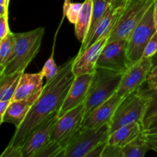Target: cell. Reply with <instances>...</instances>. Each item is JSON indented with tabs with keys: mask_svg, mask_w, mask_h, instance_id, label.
<instances>
[{
	"mask_svg": "<svg viewBox=\"0 0 157 157\" xmlns=\"http://www.w3.org/2000/svg\"><path fill=\"white\" fill-rule=\"evenodd\" d=\"M124 6H125V4L117 8H113L110 6L105 15L103 16L101 21L98 22V24L95 27L93 34L91 35V38H90L88 44H87V48L103 37L110 36V32H112L117 21L122 13Z\"/></svg>",
	"mask_w": 157,
	"mask_h": 157,
	"instance_id": "17",
	"label": "cell"
},
{
	"mask_svg": "<svg viewBox=\"0 0 157 157\" xmlns=\"http://www.w3.org/2000/svg\"><path fill=\"white\" fill-rule=\"evenodd\" d=\"M12 101H0V121L2 119Z\"/></svg>",
	"mask_w": 157,
	"mask_h": 157,
	"instance_id": "35",
	"label": "cell"
},
{
	"mask_svg": "<svg viewBox=\"0 0 157 157\" xmlns=\"http://www.w3.org/2000/svg\"><path fill=\"white\" fill-rule=\"evenodd\" d=\"M144 134H155L157 133V121L150 124L144 131Z\"/></svg>",
	"mask_w": 157,
	"mask_h": 157,
	"instance_id": "36",
	"label": "cell"
},
{
	"mask_svg": "<svg viewBox=\"0 0 157 157\" xmlns=\"http://www.w3.org/2000/svg\"><path fill=\"white\" fill-rule=\"evenodd\" d=\"M147 108V100L140 88L122 99L110 121V134L127 124L135 121L143 123Z\"/></svg>",
	"mask_w": 157,
	"mask_h": 157,
	"instance_id": "5",
	"label": "cell"
},
{
	"mask_svg": "<svg viewBox=\"0 0 157 157\" xmlns=\"http://www.w3.org/2000/svg\"><path fill=\"white\" fill-rule=\"evenodd\" d=\"M109 39V36L101 38L89 46L82 53H78L73 63V72L75 76L94 74L98 58Z\"/></svg>",
	"mask_w": 157,
	"mask_h": 157,
	"instance_id": "13",
	"label": "cell"
},
{
	"mask_svg": "<svg viewBox=\"0 0 157 157\" xmlns=\"http://www.w3.org/2000/svg\"><path fill=\"white\" fill-rule=\"evenodd\" d=\"M144 130V126L141 121L130 123L110 133L107 140V144L124 147L129 143L140 136Z\"/></svg>",
	"mask_w": 157,
	"mask_h": 157,
	"instance_id": "18",
	"label": "cell"
},
{
	"mask_svg": "<svg viewBox=\"0 0 157 157\" xmlns=\"http://www.w3.org/2000/svg\"><path fill=\"white\" fill-rule=\"evenodd\" d=\"M154 5L147 11L129 39L127 54L130 64L142 58L147 43L157 29L154 19Z\"/></svg>",
	"mask_w": 157,
	"mask_h": 157,
	"instance_id": "7",
	"label": "cell"
},
{
	"mask_svg": "<svg viewBox=\"0 0 157 157\" xmlns=\"http://www.w3.org/2000/svg\"><path fill=\"white\" fill-rule=\"evenodd\" d=\"M43 75L41 72L35 74L23 73L12 101H20L31 98L42 90Z\"/></svg>",
	"mask_w": 157,
	"mask_h": 157,
	"instance_id": "16",
	"label": "cell"
},
{
	"mask_svg": "<svg viewBox=\"0 0 157 157\" xmlns=\"http://www.w3.org/2000/svg\"><path fill=\"white\" fill-rule=\"evenodd\" d=\"M7 1H8V2H9V0H7Z\"/></svg>",
	"mask_w": 157,
	"mask_h": 157,
	"instance_id": "43",
	"label": "cell"
},
{
	"mask_svg": "<svg viewBox=\"0 0 157 157\" xmlns=\"http://www.w3.org/2000/svg\"><path fill=\"white\" fill-rule=\"evenodd\" d=\"M75 58L59 67V73L53 80L46 82L25 119L15 130L9 144L22 147L29 135L40 124L52 113L59 111L75 78L73 72Z\"/></svg>",
	"mask_w": 157,
	"mask_h": 157,
	"instance_id": "1",
	"label": "cell"
},
{
	"mask_svg": "<svg viewBox=\"0 0 157 157\" xmlns=\"http://www.w3.org/2000/svg\"><path fill=\"white\" fill-rule=\"evenodd\" d=\"M82 6L83 3H71L65 15V16L67 17V20L69 21V22L74 25L76 24L77 21H78V16H79V14L80 12H81Z\"/></svg>",
	"mask_w": 157,
	"mask_h": 157,
	"instance_id": "27",
	"label": "cell"
},
{
	"mask_svg": "<svg viewBox=\"0 0 157 157\" xmlns=\"http://www.w3.org/2000/svg\"><path fill=\"white\" fill-rule=\"evenodd\" d=\"M41 93V91L38 92L27 99L11 101L2 119L0 121V124L2 123H9L13 124L16 129L18 128L25 119L26 116Z\"/></svg>",
	"mask_w": 157,
	"mask_h": 157,
	"instance_id": "15",
	"label": "cell"
},
{
	"mask_svg": "<svg viewBox=\"0 0 157 157\" xmlns=\"http://www.w3.org/2000/svg\"><path fill=\"white\" fill-rule=\"evenodd\" d=\"M1 157H23L21 147L9 144L4 152L2 153Z\"/></svg>",
	"mask_w": 157,
	"mask_h": 157,
	"instance_id": "30",
	"label": "cell"
},
{
	"mask_svg": "<svg viewBox=\"0 0 157 157\" xmlns=\"http://www.w3.org/2000/svg\"><path fill=\"white\" fill-rule=\"evenodd\" d=\"M44 34V29L42 27L29 32L14 33L15 39L14 50L0 76L15 72H25L39 52Z\"/></svg>",
	"mask_w": 157,
	"mask_h": 157,
	"instance_id": "2",
	"label": "cell"
},
{
	"mask_svg": "<svg viewBox=\"0 0 157 157\" xmlns=\"http://www.w3.org/2000/svg\"><path fill=\"white\" fill-rule=\"evenodd\" d=\"M126 2H127V0H112L111 6L113 8H117L125 4Z\"/></svg>",
	"mask_w": 157,
	"mask_h": 157,
	"instance_id": "38",
	"label": "cell"
},
{
	"mask_svg": "<svg viewBox=\"0 0 157 157\" xmlns=\"http://www.w3.org/2000/svg\"><path fill=\"white\" fill-rule=\"evenodd\" d=\"M110 6L111 5L109 2H107V1H105V0H93V9H92L90 29H89L88 33H87V36H86L85 40H84V41L81 44V48L79 51V53H82L83 52L86 50L95 27L98 24V22L101 21L103 16L105 15L107 11L110 7Z\"/></svg>",
	"mask_w": 157,
	"mask_h": 157,
	"instance_id": "20",
	"label": "cell"
},
{
	"mask_svg": "<svg viewBox=\"0 0 157 157\" xmlns=\"http://www.w3.org/2000/svg\"><path fill=\"white\" fill-rule=\"evenodd\" d=\"M157 53V29L154 32L144 49L143 57L152 58Z\"/></svg>",
	"mask_w": 157,
	"mask_h": 157,
	"instance_id": "29",
	"label": "cell"
},
{
	"mask_svg": "<svg viewBox=\"0 0 157 157\" xmlns=\"http://www.w3.org/2000/svg\"><path fill=\"white\" fill-rule=\"evenodd\" d=\"M10 32L8 21V15H0V39L4 38Z\"/></svg>",
	"mask_w": 157,
	"mask_h": 157,
	"instance_id": "31",
	"label": "cell"
},
{
	"mask_svg": "<svg viewBox=\"0 0 157 157\" xmlns=\"http://www.w3.org/2000/svg\"><path fill=\"white\" fill-rule=\"evenodd\" d=\"M147 139V144L150 150H154L157 153V133L155 134H144Z\"/></svg>",
	"mask_w": 157,
	"mask_h": 157,
	"instance_id": "33",
	"label": "cell"
},
{
	"mask_svg": "<svg viewBox=\"0 0 157 157\" xmlns=\"http://www.w3.org/2000/svg\"><path fill=\"white\" fill-rule=\"evenodd\" d=\"M123 74L97 67L84 102V117L117 92Z\"/></svg>",
	"mask_w": 157,
	"mask_h": 157,
	"instance_id": "3",
	"label": "cell"
},
{
	"mask_svg": "<svg viewBox=\"0 0 157 157\" xmlns=\"http://www.w3.org/2000/svg\"><path fill=\"white\" fill-rule=\"evenodd\" d=\"M140 91L147 100V108L143 121V124L145 129L149 121L157 114V87L147 88V90L140 88Z\"/></svg>",
	"mask_w": 157,
	"mask_h": 157,
	"instance_id": "22",
	"label": "cell"
},
{
	"mask_svg": "<svg viewBox=\"0 0 157 157\" xmlns=\"http://www.w3.org/2000/svg\"><path fill=\"white\" fill-rule=\"evenodd\" d=\"M9 3L7 0H0V15H8Z\"/></svg>",
	"mask_w": 157,
	"mask_h": 157,
	"instance_id": "37",
	"label": "cell"
},
{
	"mask_svg": "<svg viewBox=\"0 0 157 157\" xmlns=\"http://www.w3.org/2000/svg\"><path fill=\"white\" fill-rule=\"evenodd\" d=\"M156 121H157V114L155 115L154 117H152L151 119H150V121H149V122H148V124H147V127H146V128H147V127H148V126L150 125V124H152V123H153V122H156Z\"/></svg>",
	"mask_w": 157,
	"mask_h": 157,
	"instance_id": "40",
	"label": "cell"
},
{
	"mask_svg": "<svg viewBox=\"0 0 157 157\" xmlns=\"http://www.w3.org/2000/svg\"><path fill=\"white\" fill-rule=\"evenodd\" d=\"M41 72L43 77L46 79V82H49L53 80L59 73V67H58L54 59V52H52L50 58L47 60Z\"/></svg>",
	"mask_w": 157,
	"mask_h": 157,
	"instance_id": "26",
	"label": "cell"
},
{
	"mask_svg": "<svg viewBox=\"0 0 157 157\" xmlns=\"http://www.w3.org/2000/svg\"><path fill=\"white\" fill-rule=\"evenodd\" d=\"M154 19H155V24H156V27L157 29V0L155 2L154 5Z\"/></svg>",
	"mask_w": 157,
	"mask_h": 157,
	"instance_id": "39",
	"label": "cell"
},
{
	"mask_svg": "<svg viewBox=\"0 0 157 157\" xmlns=\"http://www.w3.org/2000/svg\"><path fill=\"white\" fill-rule=\"evenodd\" d=\"M148 88H156L157 87V65L153 66L147 80Z\"/></svg>",
	"mask_w": 157,
	"mask_h": 157,
	"instance_id": "32",
	"label": "cell"
},
{
	"mask_svg": "<svg viewBox=\"0 0 157 157\" xmlns=\"http://www.w3.org/2000/svg\"><path fill=\"white\" fill-rule=\"evenodd\" d=\"M23 73L24 72H15L0 76V99L10 90L14 83L20 78Z\"/></svg>",
	"mask_w": 157,
	"mask_h": 157,
	"instance_id": "25",
	"label": "cell"
},
{
	"mask_svg": "<svg viewBox=\"0 0 157 157\" xmlns=\"http://www.w3.org/2000/svg\"><path fill=\"white\" fill-rule=\"evenodd\" d=\"M84 118V104L69 110L58 118L51 135V140L67 148L81 128Z\"/></svg>",
	"mask_w": 157,
	"mask_h": 157,
	"instance_id": "8",
	"label": "cell"
},
{
	"mask_svg": "<svg viewBox=\"0 0 157 157\" xmlns=\"http://www.w3.org/2000/svg\"><path fill=\"white\" fill-rule=\"evenodd\" d=\"M107 144V142L104 143V144H101V145L95 147L92 151H90V153L87 155L86 157H101V155H102L103 151H104V147H105L106 144Z\"/></svg>",
	"mask_w": 157,
	"mask_h": 157,
	"instance_id": "34",
	"label": "cell"
},
{
	"mask_svg": "<svg viewBox=\"0 0 157 157\" xmlns=\"http://www.w3.org/2000/svg\"><path fill=\"white\" fill-rule=\"evenodd\" d=\"M152 61H153V66L157 65V53L154 56L152 57Z\"/></svg>",
	"mask_w": 157,
	"mask_h": 157,
	"instance_id": "41",
	"label": "cell"
},
{
	"mask_svg": "<svg viewBox=\"0 0 157 157\" xmlns=\"http://www.w3.org/2000/svg\"><path fill=\"white\" fill-rule=\"evenodd\" d=\"M101 157H124L123 147L113 144H106Z\"/></svg>",
	"mask_w": 157,
	"mask_h": 157,
	"instance_id": "28",
	"label": "cell"
},
{
	"mask_svg": "<svg viewBox=\"0 0 157 157\" xmlns=\"http://www.w3.org/2000/svg\"><path fill=\"white\" fill-rule=\"evenodd\" d=\"M128 41H107L98 58L97 67L124 73L131 65L127 54Z\"/></svg>",
	"mask_w": 157,
	"mask_h": 157,
	"instance_id": "9",
	"label": "cell"
},
{
	"mask_svg": "<svg viewBox=\"0 0 157 157\" xmlns=\"http://www.w3.org/2000/svg\"><path fill=\"white\" fill-rule=\"evenodd\" d=\"M93 0H84L75 25V35L82 44L88 33L91 21Z\"/></svg>",
	"mask_w": 157,
	"mask_h": 157,
	"instance_id": "19",
	"label": "cell"
},
{
	"mask_svg": "<svg viewBox=\"0 0 157 157\" xmlns=\"http://www.w3.org/2000/svg\"><path fill=\"white\" fill-rule=\"evenodd\" d=\"M14 32H10L4 38L0 39V75L3 73L15 47Z\"/></svg>",
	"mask_w": 157,
	"mask_h": 157,
	"instance_id": "23",
	"label": "cell"
},
{
	"mask_svg": "<svg viewBox=\"0 0 157 157\" xmlns=\"http://www.w3.org/2000/svg\"><path fill=\"white\" fill-rule=\"evenodd\" d=\"M105 1H107V2H109L110 3V5H111V2H112V0H105Z\"/></svg>",
	"mask_w": 157,
	"mask_h": 157,
	"instance_id": "42",
	"label": "cell"
},
{
	"mask_svg": "<svg viewBox=\"0 0 157 157\" xmlns=\"http://www.w3.org/2000/svg\"><path fill=\"white\" fill-rule=\"evenodd\" d=\"M58 112L52 113L32 132L21 147L23 157H35L51 140V135L58 120Z\"/></svg>",
	"mask_w": 157,
	"mask_h": 157,
	"instance_id": "11",
	"label": "cell"
},
{
	"mask_svg": "<svg viewBox=\"0 0 157 157\" xmlns=\"http://www.w3.org/2000/svg\"><path fill=\"white\" fill-rule=\"evenodd\" d=\"M152 67V58L146 57H142L139 61L131 64L127 71L123 74L117 94L124 98L140 88L143 84L147 82Z\"/></svg>",
	"mask_w": 157,
	"mask_h": 157,
	"instance_id": "10",
	"label": "cell"
},
{
	"mask_svg": "<svg viewBox=\"0 0 157 157\" xmlns=\"http://www.w3.org/2000/svg\"><path fill=\"white\" fill-rule=\"evenodd\" d=\"M66 149L55 141L50 140L35 157H65Z\"/></svg>",
	"mask_w": 157,
	"mask_h": 157,
	"instance_id": "24",
	"label": "cell"
},
{
	"mask_svg": "<svg viewBox=\"0 0 157 157\" xmlns=\"http://www.w3.org/2000/svg\"><path fill=\"white\" fill-rule=\"evenodd\" d=\"M92 77L93 74H85L75 76V80L66 95L64 103L58 112V118L69 110L84 104Z\"/></svg>",
	"mask_w": 157,
	"mask_h": 157,
	"instance_id": "12",
	"label": "cell"
},
{
	"mask_svg": "<svg viewBox=\"0 0 157 157\" xmlns=\"http://www.w3.org/2000/svg\"><path fill=\"white\" fill-rule=\"evenodd\" d=\"M150 150L144 133L123 147L124 157H144Z\"/></svg>",
	"mask_w": 157,
	"mask_h": 157,
	"instance_id": "21",
	"label": "cell"
},
{
	"mask_svg": "<svg viewBox=\"0 0 157 157\" xmlns=\"http://www.w3.org/2000/svg\"><path fill=\"white\" fill-rule=\"evenodd\" d=\"M110 125L98 128L82 127L66 148L65 157H86L95 147L107 142Z\"/></svg>",
	"mask_w": 157,
	"mask_h": 157,
	"instance_id": "6",
	"label": "cell"
},
{
	"mask_svg": "<svg viewBox=\"0 0 157 157\" xmlns=\"http://www.w3.org/2000/svg\"><path fill=\"white\" fill-rule=\"evenodd\" d=\"M122 99V98L115 93L111 98L86 116L83 120L81 127L98 128L107 124H110V120Z\"/></svg>",
	"mask_w": 157,
	"mask_h": 157,
	"instance_id": "14",
	"label": "cell"
},
{
	"mask_svg": "<svg viewBox=\"0 0 157 157\" xmlns=\"http://www.w3.org/2000/svg\"><path fill=\"white\" fill-rule=\"evenodd\" d=\"M156 0H127L122 13L110 32L108 41H129L132 33Z\"/></svg>",
	"mask_w": 157,
	"mask_h": 157,
	"instance_id": "4",
	"label": "cell"
}]
</instances>
